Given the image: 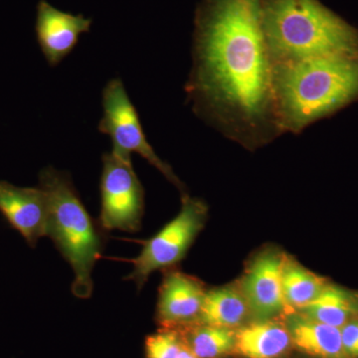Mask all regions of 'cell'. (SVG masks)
<instances>
[{"instance_id": "13", "label": "cell", "mask_w": 358, "mask_h": 358, "mask_svg": "<svg viewBox=\"0 0 358 358\" xmlns=\"http://www.w3.org/2000/svg\"><path fill=\"white\" fill-rule=\"evenodd\" d=\"M291 345L287 327L268 320L235 331L234 350L244 358H280Z\"/></svg>"}, {"instance_id": "18", "label": "cell", "mask_w": 358, "mask_h": 358, "mask_svg": "<svg viewBox=\"0 0 358 358\" xmlns=\"http://www.w3.org/2000/svg\"><path fill=\"white\" fill-rule=\"evenodd\" d=\"M185 338L173 329H164L145 339V358H179Z\"/></svg>"}, {"instance_id": "12", "label": "cell", "mask_w": 358, "mask_h": 358, "mask_svg": "<svg viewBox=\"0 0 358 358\" xmlns=\"http://www.w3.org/2000/svg\"><path fill=\"white\" fill-rule=\"evenodd\" d=\"M287 329L292 343L301 352L317 358H348L338 327L315 322L296 312L288 317Z\"/></svg>"}, {"instance_id": "10", "label": "cell", "mask_w": 358, "mask_h": 358, "mask_svg": "<svg viewBox=\"0 0 358 358\" xmlns=\"http://www.w3.org/2000/svg\"><path fill=\"white\" fill-rule=\"evenodd\" d=\"M92 20L82 14L74 15L59 10L41 0L37 6V41L51 67L60 64L74 50L80 36L88 32Z\"/></svg>"}, {"instance_id": "19", "label": "cell", "mask_w": 358, "mask_h": 358, "mask_svg": "<svg viewBox=\"0 0 358 358\" xmlns=\"http://www.w3.org/2000/svg\"><path fill=\"white\" fill-rule=\"evenodd\" d=\"M341 336L348 357H358V320H350L341 327Z\"/></svg>"}, {"instance_id": "17", "label": "cell", "mask_w": 358, "mask_h": 358, "mask_svg": "<svg viewBox=\"0 0 358 358\" xmlns=\"http://www.w3.org/2000/svg\"><path fill=\"white\" fill-rule=\"evenodd\" d=\"M185 338L197 358H219L234 350L235 331L225 327L195 324Z\"/></svg>"}, {"instance_id": "2", "label": "cell", "mask_w": 358, "mask_h": 358, "mask_svg": "<svg viewBox=\"0 0 358 358\" xmlns=\"http://www.w3.org/2000/svg\"><path fill=\"white\" fill-rule=\"evenodd\" d=\"M280 131L299 133L358 96V56L331 55L273 66Z\"/></svg>"}, {"instance_id": "11", "label": "cell", "mask_w": 358, "mask_h": 358, "mask_svg": "<svg viewBox=\"0 0 358 358\" xmlns=\"http://www.w3.org/2000/svg\"><path fill=\"white\" fill-rule=\"evenodd\" d=\"M206 294L199 280L181 272L164 275L159 288L157 319L164 329L195 326Z\"/></svg>"}, {"instance_id": "5", "label": "cell", "mask_w": 358, "mask_h": 358, "mask_svg": "<svg viewBox=\"0 0 358 358\" xmlns=\"http://www.w3.org/2000/svg\"><path fill=\"white\" fill-rule=\"evenodd\" d=\"M206 215L207 207L201 200L183 195L178 216L143 242L141 253L131 260L134 268L127 280L141 289L152 273L182 260L203 228Z\"/></svg>"}, {"instance_id": "7", "label": "cell", "mask_w": 358, "mask_h": 358, "mask_svg": "<svg viewBox=\"0 0 358 358\" xmlns=\"http://www.w3.org/2000/svg\"><path fill=\"white\" fill-rule=\"evenodd\" d=\"M100 226L105 231L136 233L145 213V190L131 157L110 150L102 157Z\"/></svg>"}, {"instance_id": "3", "label": "cell", "mask_w": 358, "mask_h": 358, "mask_svg": "<svg viewBox=\"0 0 358 358\" xmlns=\"http://www.w3.org/2000/svg\"><path fill=\"white\" fill-rule=\"evenodd\" d=\"M263 29L273 64L331 55L358 56V32L317 0H268Z\"/></svg>"}, {"instance_id": "16", "label": "cell", "mask_w": 358, "mask_h": 358, "mask_svg": "<svg viewBox=\"0 0 358 358\" xmlns=\"http://www.w3.org/2000/svg\"><path fill=\"white\" fill-rule=\"evenodd\" d=\"M282 284L287 305L296 310L312 303L327 286L326 279L289 258L282 270Z\"/></svg>"}, {"instance_id": "6", "label": "cell", "mask_w": 358, "mask_h": 358, "mask_svg": "<svg viewBox=\"0 0 358 358\" xmlns=\"http://www.w3.org/2000/svg\"><path fill=\"white\" fill-rule=\"evenodd\" d=\"M103 117L99 122L100 133L110 136L112 152L131 157L138 154L166 176L167 180L185 193V185L179 180L171 167L160 159L148 143L138 110L128 95L121 79L110 80L103 90Z\"/></svg>"}, {"instance_id": "1", "label": "cell", "mask_w": 358, "mask_h": 358, "mask_svg": "<svg viewBox=\"0 0 358 358\" xmlns=\"http://www.w3.org/2000/svg\"><path fill=\"white\" fill-rule=\"evenodd\" d=\"M193 62L186 91L197 114L247 145L280 131L261 0H215Z\"/></svg>"}, {"instance_id": "8", "label": "cell", "mask_w": 358, "mask_h": 358, "mask_svg": "<svg viewBox=\"0 0 358 358\" xmlns=\"http://www.w3.org/2000/svg\"><path fill=\"white\" fill-rule=\"evenodd\" d=\"M288 257L268 250L254 259L242 281L241 291L250 312L265 320L284 312L288 305L282 292V270Z\"/></svg>"}, {"instance_id": "4", "label": "cell", "mask_w": 358, "mask_h": 358, "mask_svg": "<svg viewBox=\"0 0 358 358\" xmlns=\"http://www.w3.org/2000/svg\"><path fill=\"white\" fill-rule=\"evenodd\" d=\"M39 187L48 200L47 236L74 271L73 294L88 299L93 293L92 272L102 255V233L82 203L69 173L45 167L39 173Z\"/></svg>"}, {"instance_id": "15", "label": "cell", "mask_w": 358, "mask_h": 358, "mask_svg": "<svg viewBox=\"0 0 358 358\" xmlns=\"http://www.w3.org/2000/svg\"><path fill=\"white\" fill-rule=\"evenodd\" d=\"M298 313L315 322L341 329L358 315V299L345 289L327 285L317 298Z\"/></svg>"}, {"instance_id": "20", "label": "cell", "mask_w": 358, "mask_h": 358, "mask_svg": "<svg viewBox=\"0 0 358 358\" xmlns=\"http://www.w3.org/2000/svg\"><path fill=\"white\" fill-rule=\"evenodd\" d=\"M179 358H197L196 355L193 353L192 350H190L189 345H187V343H186V345L185 348H183L182 352L180 353V357Z\"/></svg>"}, {"instance_id": "9", "label": "cell", "mask_w": 358, "mask_h": 358, "mask_svg": "<svg viewBox=\"0 0 358 358\" xmlns=\"http://www.w3.org/2000/svg\"><path fill=\"white\" fill-rule=\"evenodd\" d=\"M0 212L31 247L47 236L48 200L41 187H20L0 181Z\"/></svg>"}, {"instance_id": "14", "label": "cell", "mask_w": 358, "mask_h": 358, "mask_svg": "<svg viewBox=\"0 0 358 358\" xmlns=\"http://www.w3.org/2000/svg\"><path fill=\"white\" fill-rule=\"evenodd\" d=\"M250 312L241 289L224 287L205 294L199 324L232 329L240 326Z\"/></svg>"}]
</instances>
